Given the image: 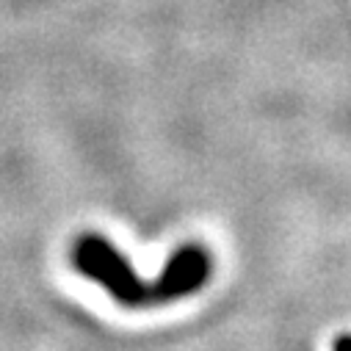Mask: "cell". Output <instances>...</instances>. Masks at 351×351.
Instances as JSON below:
<instances>
[{"mask_svg":"<svg viewBox=\"0 0 351 351\" xmlns=\"http://www.w3.org/2000/svg\"><path fill=\"white\" fill-rule=\"evenodd\" d=\"M72 266L83 277L106 288L122 307H155L152 280H141L128 257L103 235L83 232L72 246Z\"/></svg>","mask_w":351,"mask_h":351,"instance_id":"1","label":"cell"},{"mask_svg":"<svg viewBox=\"0 0 351 351\" xmlns=\"http://www.w3.org/2000/svg\"><path fill=\"white\" fill-rule=\"evenodd\" d=\"M210 271H213V257L205 246L199 243L180 246L169 257L163 271L152 280L155 304H169V302L194 296L210 280Z\"/></svg>","mask_w":351,"mask_h":351,"instance_id":"2","label":"cell"},{"mask_svg":"<svg viewBox=\"0 0 351 351\" xmlns=\"http://www.w3.org/2000/svg\"><path fill=\"white\" fill-rule=\"evenodd\" d=\"M332 351H351V335H340V337H335Z\"/></svg>","mask_w":351,"mask_h":351,"instance_id":"3","label":"cell"}]
</instances>
